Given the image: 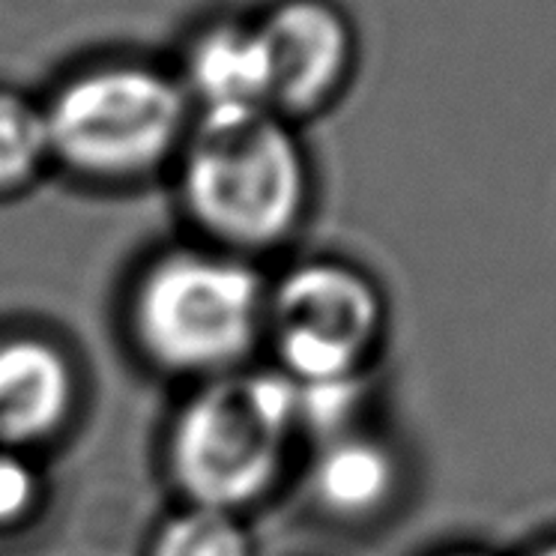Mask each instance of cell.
Listing matches in <instances>:
<instances>
[{"label": "cell", "instance_id": "obj_1", "mask_svg": "<svg viewBox=\"0 0 556 556\" xmlns=\"http://www.w3.org/2000/svg\"><path fill=\"white\" fill-rule=\"evenodd\" d=\"M296 425V383L285 371L222 377L177 416L170 437L174 479L194 506L233 511L276 482Z\"/></svg>", "mask_w": 556, "mask_h": 556}, {"label": "cell", "instance_id": "obj_2", "mask_svg": "<svg viewBox=\"0 0 556 556\" xmlns=\"http://www.w3.org/2000/svg\"><path fill=\"white\" fill-rule=\"evenodd\" d=\"M182 194L216 237L266 245L303 213V153L266 109L210 111L186 150Z\"/></svg>", "mask_w": 556, "mask_h": 556}, {"label": "cell", "instance_id": "obj_3", "mask_svg": "<svg viewBox=\"0 0 556 556\" xmlns=\"http://www.w3.org/2000/svg\"><path fill=\"white\" fill-rule=\"evenodd\" d=\"M261 278L240 261L177 252L159 261L135 296L147 353L174 371H218L252 348Z\"/></svg>", "mask_w": 556, "mask_h": 556}, {"label": "cell", "instance_id": "obj_4", "mask_svg": "<svg viewBox=\"0 0 556 556\" xmlns=\"http://www.w3.org/2000/svg\"><path fill=\"white\" fill-rule=\"evenodd\" d=\"M182 93L144 66H109L66 85L46 117L49 150L73 168L123 177L156 165L182 126Z\"/></svg>", "mask_w": 556, "mask_h": 556}, {"label": "cell", "instance_id": "obj_5", "mask_svg": "<svg viewBox=\"0 0 556 556\" xmlns=\"http://www.w3.org/2000/svg\"><path fill=\"white\" fill-rule=\"evenodd\" d=\"M375 285L339 264H305L278 285L273 329L296 383L351 380L380 332Z\"/></svg>", "mask_w": 556, "mask_h": 556}, {"label": "cell", "instance_id": "obj_6", "mask_svg": "<svg viewBox=\"0 0 556 556\" xmlns=\"http://www.w3.org/2000/svg\"><path fill=\"white\" fill-rule=\"evenodd\" d=\"M257 30L273 70V102L285 109H312L339 85L348 70V25L327 3H285Z\"/></svg>", "mask_w": 556, "mask_h": 556}, {"label": "cell", "instance_id": "obj_7", "mask_svg": "<svg viewBox=\"0 0 556 556\" xmlns=\"http://www.w3.org/2000/svg\"><path fill=\"white\" fill-rule=\"evenodd\" d=\"M73 368L37 339L0 344V443L18 446L58 431L73 407Z\"/></svg>", "mask_w": 556, "mask_h": 556}, {"label": "cell", "instance_id": "obj_8", "mask_svg": "<svg viewBox=\"0 0 556 556\" xmlns=\"http://www.w3.org/2000/svg\"><path fill=\"white\" fill-rule=\"evenodd\" d=\"M192 87L210 111H254L273 102V70L261 30L218 27L206 34L189 63Z\"/></svg>", "mask_w": 556, "mask_h": 556}, {"label": "cell", "instance_id": "obj_9", "mask_svg": "<svg viewBox=\"0 0 556 556\" xmlns=\"http://www.w3.org/2000/svg\"><path fill=\"white\" fill-rule=\"evenodd\" d=\"M395 488V460L365 437H341L315 464L317 500L336 515L359 518L383 506Z\"/></svg>", "mask_w": 556, "mask_h": 556}, {"label": "cell", "instance_id": "obj_10", "mask_svg": "<svg viewBox=\"0 0 556 556\" xmlns=\"http://www.w3.org/2000/svg\"><path fill=\"white\" fill-rule=\"evenodd\" d=\"M153 556H252V544L230 511L192 506L159 532Z\"/></svg>", "mask_w": 556, "mask_h": 556}, {"label": "cell", "instance_id": "obj_11", "mask_svg": "<svg viewBox=\"0 0 556 556\" xmlns=\"http://www.w3.org/2000/svg\"><path fill=\"white\" fill-rule=\"evenodd\" d=\"M49 153V132L42 111L25 99L0 93V189H15L39 168Z\"/></svg>", "mask_w": 556, "mask_h": 556}, {"label": "cell", "instance_id": "obj_12", "mask_svg": "<svg viewBox=\"0 0 556 556\" xmlns=\"http://www.w3.org/2000/svg\"><path fill=\"white\" fill-rule=\"evenodd\" d=\"M37 500V476L25 460L0 452V523H13Z\"/></svg>", "mask_w": 556, "mask_h": 556}, {"label": "cell", "instance_id": "obj_13", "mask_svg": "<svg viewBox=\"0 0 556 556\" xmlns=\"http://www.w3.org/2000/svg\"><path fill=\"white\" fill-rule=\"evenodd\" d=\"M532 556H556V542H551L547 547H542V551H535Z\"/></svg>", "mask_w": 556, "mask_h": 556}]
</instances>
